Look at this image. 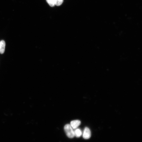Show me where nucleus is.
Listing matches in <instances>:
<instances>
[{
    "mask_svg": "<svg viewBox=\"0 0 142 142\" xmlns=\"http://www.w3.org/2000/svg\"><path fill=\"white\" fill-rule=\"evenodd\" d=\"M64 130L67 136L72 138L75 136L74 131L70 125L69 124L65 125L64 127Z\"/></svg>",
    "mask_w": 142,
    "mask_h": 142,
    "instance_id": "f257e3e1",
    "label": "nucleus"
},
{
    "mask_svg": "<svg viewBox=\"0 0 142 142\" xmlns=\"http://www.w3.org/2000/svg\"><path fill=\"white\" fill-rule=\"evenodd\" d=\"M91 136V133L90 129L87 127H85L83 133V138L85 139H88Z\"/></svg>",
    "mask_w": 142,
    "mask_h": 142,
    "instance_id": "f03ea898",
    "label": "nucleus"
},
{
    "mask_svg": "<svg viewBox=\"0 0 142 142\" xmlns=\"http://www.w3.org/2000/svg\"><path fill=\"white\" fill-rule=\"evenodd\" d=\"M81 122L79 120H75L71 121L70 125L73 129H75L80 125Z\"/></svg>",
    "mask_w": 142,
    "mask_h": 142,
    "instance_id": "7ed1b4c3",
    "label": "nucleus"
},
{
    "mask_svg": "<svg viewBox=\"0 0 142 142\" xmlns=\"http://www.w3.org/2000/svg\"><path fill=\"white\" fill-rule=\"evenodd\" d=\"M5 42L3 40L0 41V53L3 54L5 51Z\"/></svg>",
    "mask_w": 142,
    "mask_h": 142,
    "instance_id": "20e7f679",
    "label": "nucleus"
},
{
    "mask_svg": "<svg viewBox=\"0 0 142 142\" xmlns=\"http://www.w3.org/2000/svg\"><path fill=\"white\" fill-rule=\"evenodd\" d=\"M75 136L77 137H80L82 134L81 130L79 129H76L74 131Z\"/></svg>",
    "mask_w": 142,
    "mask_h": 142,
    "instance_id": "39448f33",
    "label": "nucleus"
},
{
    "mask_svg": "<svg viewBox=\"0 0 142 142\" xmlns=\"http://www.w3.org/2000/svg\"><path fill=\"white\" fill-rule=\"evenodd\" d=\"M55 5L57 6H59L63 3V0H54Z\"/></svg>",
    "mask_w": 142,
    "mask_h": 142,
    "instance_id": "423d86ee",
    "label": "nucleus"
},
{
    "mask_svg": "<svg viewBox=\"0 0 142 142\" xmlns=\"http://www.w3.org/2000/svg\"><path fill=\"white\" fill-rule=\"evenodd\" d=\"M46 1L50 6L53 7L55 6L54 0H46Z\"/></svg>",
    "mask_w": 142,
    "mask_h": 142,
    "instance_id": "0eeeda50",
    "label": "nucleus"
}]
</instances>
